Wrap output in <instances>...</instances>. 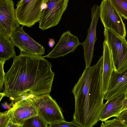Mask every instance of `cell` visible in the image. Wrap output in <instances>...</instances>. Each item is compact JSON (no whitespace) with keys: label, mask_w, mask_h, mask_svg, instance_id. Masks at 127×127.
<instances>
[{"label":"cell","mask_w":127,"mask_h":127,"mask_svg":"<svg viewBox=\"0 0 127 127\" xmlns=\"http://www.w3.org/2000/svg\"><path fill=\"white\" fill-rule=\"evenodd\" d=\"M105 40L110 50L113 71L121 72L127 68V41L125 38L104 28Z\"/></svg>","instance_id":"cell-4"},{"label":"cell","mask_w":127,"mask_h":127,"mask_svg":"<svg viewBox=\"0 0 127 127\" xmlns=\"http://www.w3.org/2000/svg\"><path fill=\"white\" fill-rule=\"evenodd\" d=\"M100 14L99 6L94 4L91 9V22L88 30L87 37L85 41L81 43V44L83 48L85 68L90 66L92 61L94 46L97 39L96 34V25Z\"/></svg>","instance_id":"cell-11"},{"label":"cell","mask_w":127,"mask_h":127,"mask_svg":"<svg viewBox=\"0 0 127 127\" xmlns=\"http://www.w3.org/2000/svg\"><path fill=\"white\" fill-rule=\"evenodd\" d=\"M118 118L125 127H127V110L123 111Z\"/></svg>","instance_id":"cell-23"},{"label":"cell","mask_w":127,"mask_h":127,"mask_svg":"<svg viewBox=\"0 0 127 127\" xmlns=\"http://www.w3.org/2000/svg\"><path fill=\"white\" fill-rule=\"evenodd\" d=\"M102 123L101 127H125L121 121L118 118H116L113 119L106 120Z\"/></svg>","instance_id":"cell-19"},{"label":"cell","mask_w":127,"mask_h":127,"mask_svg":"<svg viewBox=\"0 0 127 127\" xmlns=\"http://www.w3.org/2000/svg\"><path fill=\"white\" fill-rule=\"evenodd\" d=\"M23 127H47L43 120L38 116L32 117L23 124Z\"/></svg>","instance_id":"cell-18"},{"label":"cell","mask_w":127,"mask_h":127,"mask_svg":"<svg viewBox=\"0 0 127 127\" xmlns=\"http://www.w3.org/2000/svg\"><path fill=\"white\" fill-rule=\"evenodd\" d=\"M103 55L85 68L72 90L75 100L72 121L80 127H92L100 121L105 106L102 90Z\"/></svg>","instance_id":"cell-2"},{"label":"cell","mask_w":127,"mask_h":127,"mask_svg":"<svg viewBox=\"0 0 127 127\" xmlns=\"http://www.w3.org/2000/svg\"><path fill=\"white\" fill-rule=\"evenodd\" d=\"M23 26L18 27L10 39L15 46L23 53L38 56L45 54V49L31 38L24 31Z\"/></svg>","instance_id":"cell-8"},{"label":"cell","mask_w":127,"mask_h":127,"mask_svg":"<svg viewBox=\"0 0 127 127\" xmlns=\"http://www.w3.org/2000/svg\"><path fill=\"white\" fill-rule=\"evenodd\" d=\"M126 95V99L127 100V92L125 94Z\"/></svg>","instance_id":"cell-28"},{"label":"cell","mask_w":127,"mask_h":127,"mask_svg":"<svg viewBox=\"0 0 127 127\" xmlns=\"http://www.w3.org/2000/svg\"><path fill=\"white\" fill-rule=\"evenodd\" d=\"M9 110L0 113V127H6L10 118Z\"/></svg>","instance_id":"cell-20"},{"label":"cell","mask_w":127,"mask_h":127,"mask_svg":"<svg viewBox=\"0 0 127 127\" xmlns=\"http://www.w3.org/2000/svg\"><path fill=\"white\" fill-rule=\"evenodd\" d=\"M81 44L77 36L67 30L62 34L58 42L53 49L43 57L51 59L63 57L69 53L74 52Z\"/></svg>","instance_id":"cell-12"},{"label":"cell","mask_w":127,"mask_h":127,"mask_svg":"<svg viewBox=\"0 0 127 127\" xmlns=\"http://www.w3.org/2000/svg\"><path fill=\"white\" fill-rule=\"evenodd\" d=\"M124 19L127 20V0H109Z\"/></svg>","instance_id":"cell-17"},{"label":"cell","mask_w":127,"mask_h":127,"mask_svg":"<svg viewBox=\"0 0 127 127\" xmlns=\"http://www.w3.org/2000/svg\"><path fill=\"white\" fill-rule=\"evenodd\" d=\"M43 56L20 52L5 74L4 96L12 101L23 96L33 98L50 94L55 75L51 64Z\"/></svg>","instance_id":"cell-1"},{"label":"cell","mask_w":127,"mask_h":127,"mask_svg":"<svg viewBox=\"0 0 127 127\" xmlns=\"http://www.w3.org/2000/svg\"><path fill=\"white\" fill-rule=\"evenodd\" d=\"M100 18L104 28L125 38L126 32L122 17L109 0H102L99 6Z\"/></svg>","instance_id":"cell-7"},{"label":"cell","mask_w":127,"mask_h":127,"mask_svg":"<svg viewBox=\"0 0 127 127\" xmlns=\"http://www.w3.org/2000/svg\"><path fill=\"white\" fill-rule=\"evenodd\" d=\"M9 109L10 117L12 122L23 127L24 123L29 119L38 115L32 98L11 101Z\"/></svg>","instance_id":"cell-10"},{"label":"cell","mask_w":127,"mask_h":127,"mask_svg":"<svg viewBox=\"0 0 127 127\" xmlns=\"http://www.w3.org/2000/svg\"><path fill=\"white\" fill-rule=\"evenodd\" d=\"M0 101L2 98L4 96V93L3 92H0Z\"/></svg>","instance_id":"cell-27"},{"label":"cell","mask_w":127,"mask_h":127,"mask_svg":"<svg viewBox=\"0 0 127 127\" xmlns=\"http://www.w3.org/2000/svg\"><path fill=\"white\" fill-rule=\"evenodd\" d=\"M21 127L19 125L13 122L10 118L6 126V127Z\"/></svg>","instance_id":"cell-24"},{"label":"cell","mask_w":127,"mask_h":127,"mask_svg":"<svg viewBox=\"0 0 127 127\" xmlns=\"http://www.w3.org/2000/svg\"><path fill=\"white\" fill-rule=\"evenodd\" d=\"M69 0H45L42 13L38 22L39 27L44 30L57 25L66 9Z\"/></svg>","instance_id":"cell-6"},{"label":"cell","mask_w":127,"mask_h":127,"mask_svg":"<svg viewBox=\"0 0 127 127\" xmlns=\"http://www.w3.org/2000/svg\"><path fill=\"white\" fill-rule=\"evenodd\" d=\"M125 94L118 96L105 103L100 118V121L104 122L113 117L118 118L123 111L124 101Z\"/></svg>","instance_id":"cell-15"},{"label":"cell","mask_w":127,"mask_h":127,"mask_svg":"<svg viewBox=\"0 0 127 127\" xmlns=\"http://www.w3.org/2000/svg\"><path fill=\"white\" fill-rule=\"evenodd\" d=\"M103 44L102 90L105 96L107 92L111 77L113 72L114 66L111 50L105 40Z\"/></svg>","instance_id":"cell-14"},{"label":"cell","mask_w":127,"mask_h":127,"mask_svg":"<svg viewBox=\"0 0 127 127\" xmlns=\"http://www.w3.org/2000/svg\"><path fill=\"white\" fill-rule=\"evenodd\" d=\"M45 0H20L15 9L16 16L20 25L31 28L38 22L42 13Z\"/></svg>","instance_id":"cell-5"},{"label":"cell","mask_w":127,"mask_h":127,"mask_svg":"<svg viewBox=\"0 0 127 127\" xmlns=\"http://www.w3.org/2000/svg\"><path fill=\"white\" fill-rule=\"evenodd\" d=\"M127 92V68L120 72L113 71L104 99L107 101Z\"/></svg>","instance_id":"cell-13"},{"label":"cell","mask_w":127,"mask_h":127,"mask_svg":"<svg viewBox=\"0 0 127 127\" xmlns=\"http://www.w3.org/2000/svg\"><path fill=\"white\" fill-rule=\"evenodd\" d=\"M5 60H0V90H2L3 86L4 83L5 73L4 70V65L5 63Z\"/></svg>","instance_id":"cell-21"},{"label":"cell","mask_w":127,"mask_h":127,"mask_svg":"<svg viewBox=\"0 0 127 127\" xmlns=\"http://www.w3.org/2000/svg\"><path fill=\"white\" fill-rule=\"evenodd\" d=\"M20 24L12 0H0V34L10 38Z\"/></svg>","instance_id":"cell-9"},{"label":"cell","mask_w":127,"mask_h":127,"mask_svg":"<svg viewBox=\"0 0 127 127\" xmlns=\"http://www.w3.org/2000/svg\"><path fill=\"white\" fill-rule=\"evenodd\" d=\"M53 127H80L72 121L70 122H66L65 120L62 121L54 125Z\"/></svg>","instance_id":"cell-22"},{"label":"cell","mask_w":127,"mask_h":127,"mask_svg":"<svg viewBox=\"0 0 127 127\" xmlns=\"http://www.w3.org/2000/svg\"><path fill=\"white\" fill-rule=\"evenodd\" d=\"M55 43L54 39L52 38L49 39L48 44L49 46L51 48H52L54 46Z\"/></svg>","instance_id":"cell-26"},{"label":"cell","mask_w":127,"mask_h":127,"mask_svg":"<svg viewBox=\"0 0 127 127\" xmlns=\"http://www.w3.org/2000/svg\"><path fill=\"white\" fill-rule=\"evenodd\" d=\"M10 38L0 34V60L8 61L16 56L15 46Z\"/></svg>","instance_id":"cell-16"},{"label":"cell","mask_w":127,"mask_h":127,"mask_svg":"<svg viewBox=\"0 0 127 127\" xmlns=\"http://www.w3.org/2000/svg\"><path fill=\"white\" fill-rule=\"evenodd\" d=\"M1 105L4 109L9 110L11 108V103L8 104L6 102L2 103L1 104Z\"/></svg>","instance_id":"cell-25"},{"label":"cell","mask_w":127,"mask_h":127,"mask_svg":"<svg viewBox=\"0 0 127 127\" xmlns=\"http://www.w3.org/2000/svg\"><path fill=\"white\" fill-rule=\"evenodd\" d=\"M32 99L38 116L48 127H53L65 120L61 108L50 94H43Z\"/></svg>","instance_id":"cell-3"}]
</instances>
